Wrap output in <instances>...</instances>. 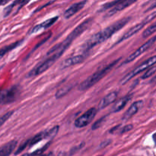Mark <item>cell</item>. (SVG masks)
Returning <instances> with one entry per match:
<instances>
[{"label":"cell","instance_id":"4","mask_svg":"<svg viewBox=\"0 0 156 156\" xmlns=\"http://www.w3.org/2000/svg\"><path fill=\"white\" fill-rule=\"evenodd\" d=\"M156 63V56H153L150 58L147 59L146 60L142 63L139 66H137L136 68H135L134 69H133L132 71H130L129 73H127L123 78H122L120 82V85H125L126 83L130 81L133 78H134L135 76H136L137 75H139V73H142L145 70H147L149 68H151V66H154Z\"/></svg>","mask_w":156,"mask_h":156},{"label":"cell","instance_id":"21","mask_svg":"<svg viewBox=\"0 0 156 156\" xmlns=\"http://www.w3.org/2000/svg\"><path fill=\"white\" fill-rule=\"evenodd\" d=\"M156 73V66H151V68H149L148 69H147L146 71H145V73H144L142 76L141 79H148V78L151 77V76H152L154 73Z\"/></svg>","mask_w":156,"mask_h":156},{"label":"cell","instance_id":"10","mask_svg":"<svg viewBox=\"0 0 156 156\" xmlns=\"http://www.w3.org/2000/svg\"><path fill=\"white\" fill-rule=\"evenodd\" d=\"M142 106H143L142 101H135L133 104H132L129 109L126 111L125 114L123 116V120H128L130 118H132L134 115L136 114L139 111V110L142 108Z\"/></svg>","mask_w":156,"mask_h":156},{"label":"cell","instance_id":"15","mask_svg":"<svg viewBox=\"0 0 156 156\" xmlns=\"http://www.w3.org/2000/svg\"><path fill=\"white\" fill-rule=\"evenodd\" d=\"M18 142L16 140H11L5 145L0 146V156H9L16 148Z\"/></svg>","mask_w":156,"mask_h":156},{"label":"cell","instance_id":"30","mask_svg":"<svg viewBox=\"0 0 156 156\" xmlns=\"http://www.w3.org/2000/svg\"><path fill=\"white\" fill-rule=\"evenodd\" d=\"M8 1H1V0H0V6H1V5H5V4L8 3Z\"/></svg>","mask_w":156,"mask_h":156},{"label":"cell","instance_id":"5","mask_svg":"<svg viewBox=\"0 0 156 156\" xmlns=\"http://www.w3.org/2000/svg\"><path fill=\"white\" fill-rule=\"evenodd\" d=\"M20 94L19 87L14 86L7 89L0 90V105H8L17 100Z\"/></svg>","mask_w":156,"mask_h":156},{"label":"cell","instance_id":"32","mask_svg":"<svg viewBox=\"0 0 156 156\" xmlns=\"http://www.w3.org/2000/svg\"><path fill=\"white\" fill-rule=\"evenodd\" d=\"M155 7H156V2H154V4H153V5H151V7H150V8H148V10H151V9H152V8H155Z\"/></svg>","mask_w":156,"mask_h":156},{"label":"cell","instance_id":"16","mask_svg":"<svg viewBox=\"0 0 156 156\" xmlns=\"http://www.w3.org/2000/svg\"><path fill=\"white\" fill-rule=\"evenodd\" d=\"M47 132H48V129H46V130H44L42 131V132L39 133L38 134H37L36 136H33L32 138L26 140L27 147L33 146V145H35V144L40 142L41 140L45 139H48V134H47Z\"/></svg>","mask_w":156,"mask_h":156},{"label":"cell","instance_id":"6","mask_svg":"<svg viewBox=\"0 0 156 156\" xmlns=\"http://www.w3.org/2000/svg\"><path fill=\"white\" fill-rule=\"evenodd\" d=\"M154 18H156V11H154V12H152L151 14H150V15H148V16H147L146 18L143 20V21H142L140 23H139V24H136L135 26H133V27H131L130 29L127 31V32H126L125 34H124L121 37V38L117 42V44H120V43H121V42L124 41V40H127V39H129V37H133V35H135V34H136V33H138L140 30L142 29V28H143V27H145V26L148 23H149L150 21H152Z\"/></svg>","mask_w":156,"mask_h":156},{"label":"cell","instance_id":"26","mask_svg":"<svg viewBox=\"0 0 156 156\" xmlns=\"http://www.w3.org/2000/svg\"><path fill=\"white\" fill-rule=\"evenodd\" d=\"M107 117H108V116H105V117H103L100 118V119H99V120H97L96 122H95V123H94L93 125H92V129H93V130L98 129V128H99V127H100L101 126L102 124L104 123V122H105V120L107 119Z\"/></svg>","mask_w":156,"mask_h":156},{"label":"cell","instance_id":"2","mask_svg":"<svg viewBox=\"0 0 156 156\" xmlns=\"http://www.w3.org/2000/svg\"><path fill=\"white\" fill-rule=\"evenodd\" d=\"M120 60V58L114 60L111 63L108 64L107 66H104L103 68H101V69L97 71V72H95L92 76H90L87 79H85L83 82H81L80 85L79 86V90L84 92V91L88 90L91 87L95 86L97 82H98L101 79H103L105 76H106L114 69V67L117 64Z\"/></svg>","mask_w":156,"mask_h":156},{"label":"cell","instance_id":"1","mask_svg":"<svg viewBox=\"0 0 156 156\" xmlns=\"http://www.w3.org/2000/svg\"><path fill=\"white\" fill-rule=\"evenodd\" d=\"M130 17H127V18H123L120 20H118L117 21L107 27L106 28H105L102 31L92 35L81 47V51L86 53L95 46L105 42V40L109 39L113 34H114L115 33L120 31L121 28H123L127 23L130 21Z\"/></svg>","mask_w":156,"mask_h":156},{"label":"cell","instance_id":"20","mask_svg":"<svg viewBox=\"0 0 156 156\" xmlns=\"http://www.w3.org/2000/svg\"><path fill=\"white\" fill-rule=\"evenodd\" d=\"M154 32H156V22H154V24H151V26H149L148 28H146V29L143 31V33H142V37H149L150 35L154 34Z\"/></svg>","mask_w":156,"mask_h":156},{"label":"cell","instance_id":"11","mask_svg":"<svg viewBox=\"0 0 156 156\" xmlns=\"http://www.w3.org/2000/svg\"><path fill=\"white\" fill-rule=\"evenodd\" d=\"M87 3V1H81V2H76V3L73 4L72 5H70V7L67 8V9L65 11L64 14H63V16L66 19L71 18L72 16H73L74 15H76L78 11H80L81 9L84 8L85 5Z\"/></svg>","mask_w":156,"mask_h":156},{"label":"cell","instance_id":"19","mask_svg":"<svg viewBox=\"0 0 156 156\" xmlns=\"http://www.w3.org/2000/svg\"><path fill=\"white\" fill-rule=\"evenodd\" d=\"M73 88V86L72 85H69V86H65L63 87L60 88V89H58V91L56 92V95H55V97L56 98H60L62 97H63L64 95H66L68 92H69V91L72 89Z\"/></svg>","mask_w":156,"mask_h":156},{"label":"cell","instance_id":"17","mask_svg":"<svg viewBox=\"0 0 156 156\" xmlns=\"http://www.w3.org/2000/svg\"><path fill=\"white\" fill-rule=\"evenodd\" d=\"M131 98H132V95H126L125 97L122 98L121 99H120V100H118L117 101L114 105L111 111H112L113 113H117L120 111L121 110H123L125 108L126 105H127V103L131 100Z\"/></svg>","mask_w":156,"mask_h":156},{"label":"cell","instance_id":"8","mask_svg":"<svg viewBox=\"0 0 156 156\" xmlns=\"http://www.w3.org/2000/svg\"><path fill=\"white\" fill-rule=\"evenodd\" d=\"M155 41H156V35L154 36V37H151L149 40H147V41L145 42V44H142V45L140 47H139V48L137 49L136 51H134L133 53H131V54L129 55V56H128L126 59V60L124 61L123 64L131 63V62H133V60H135L136 58H138L139 56H141L142 53H144L145 51H147V50H148V49H149L150 47H151V46L154 44V43Z\"/></svg>","mask_w":156,"mask_h":156},{"label":"cell","instance_id":"14","mask_svg":"<svg viewBox=\"0 0 156 156\" xmlns=\"http://www.w3.org/2000/svg\"><path fill=\"white\" fill-rule=\"evenodd\" d=\"M136 2V0H123V1H120L119 3L117 4L114 8L110 10L109 12L108 13V16H112L114 14L117 13L118 11L125 9V8L129 7V5H131Z\"/></svg>","mask_w":156,"mask_h":156},{"label":"cell","instance_id":"7","mask_svg":"<svg viewBox=\"0 0 156 156\" xmlns=\"http://www.w3.org/2000/svg\"><path fill=\"white\" fill-rule=\"evenodd\" d=\"M97 114V109L95 108H90L87 111L84 113L83 114L81 115L74 122V125L76 128H83L85 126H87L89 124L92 122L94 118L95 117V115Z\"/></svg>","mask_w":156,"mask_h":156},{"label":"cell","instance_id":"22","mask_svg":"<svg viewBox=\"0 0 156 156\" xmlns=\"http://www.w3.org/2000/svg\"><path fill=\"white\" fill-rule=\"evenodd\" d=\"M20 2H21V1H15V2H13L11 5H8V7H6V8L4 9L3 16L7 17L8 15H10V13L11 12V10L13 9V8H14V7L17 5V4H19Z\"/></svg>","mask_w":156,"mask_h":156},{"label":"cell","instance_id":"13","mask_svg":"<svg viewBox=\"0 0 156 156\" xmlns=\"http://www.w3.org/2000/svg\"><path fill=\"white\" fill-rule=\"evenodd\" d=\"M58 20V16L53 17V18H49V19L46 20V21H43L40 24H37L36 25L35 27H34L31 30V31L29 32V34H34V33H37L38 31H41V30H44V29H47L48 27H51L56 21Z\"/></svg>","mask_w":156,"mask_h":156},{"label":"cell","instance_id":"23","mask_svg":"<svg viewBox=\"0 0 156 156\" xmlns=\"http://www.w3.org/2000/svg\"><path fill=\"white\" fill-rule=\"evenodd\" d=\"M14 114V111H8V112L5 113V114L2 115L0 117V127L2 126L8 119L11 117V115Z\"/></svg>","mask_w":156,"mask_h":156},{"label":"cell","instance_id":"12","mask_svg":"<svg viewBox=\"0 0 156 156\" xmlns=\"http://www.w3.org/2000/svg\"><path fill=\"white\" fill-rule=\"evenodd\" d=\"M117 96H118L117 92H111V93L108 94V95H107L106 96L104 97L101 100L100 103H99V105H98V109L103 110L104 108H107L108 105L114 103V102L116 101Z\"/></svg>","mask_w":156,"mask_h":156},{"label":"cell","instance_id":"25","mask_svg":"<svg viewBox=\"0 0 156 156\" xmlns=\"http://www.w3.org/2000/svg\"><path fill=\"white\" fill-rule=\"evenodd\" d=\"M120 2V0H117V1H113V2H108V3L105 4V5H102L100 11H105V10L108 9V8H113L117 4H118Z\"/></svg>","mask_w":156,"mask_h":156},{"label":"cell","instance_id":"27","mask_svg":"<svg viewBox=\"0 0 156 156\" xmlns=\"http://www.w3.org/2000/svg\"><path fill=\"white\" fill-rule=\"evenodd\" d=\"M49 145H50V143L46 144V145H44V146L43 147V148H39V149H37V150H36V151H34V152L31 153V156H36V155H38L39 156V155H40V154H42V153L44 152V151H45V150L47 149V148H48Z\"/></svg>","mask_w":156,"mask_h":156},{"label":"cell","instance_id":"31","mask_svg":"<svg viewBox=\"0 0 156 156\" xmlns=\"http://www.w3.org/2000/svg\"><path fill=\"white\" fill-rule=\"evenodd\" d=\"M152 138H153V140H154V143H155V145H156V133H154L153 134Z\"/></svg>","mask_w":156,"mask_h":156},{"label":"cell","instance_id":"33","mask_svg":"<svg viewBox=\"0 0 156 156\" xmlns=\"http://www.w3.org/2000/svg\"><path fill=\"white\" fill-rule=\"evenodd\" d=\"M21 156H31V154H30V153H25V154H22Z\"/></svg>","mask_w":156,"mask_h":156},{"label":"cell","instance_id":"34","mask_svg":"<svg viewBox=\"0 0 156 156\" xmlns=\"http://www.w3.org/2000/svg\"><path fill=\"white\" fill-rule=\"evenodd\" d=\"M46 156H53V153L51 151V152H50V153H48V154H46Z\"/></svg>","mask_w":156,"mask_h":156},{"label":"cell","instance_id":"3","mask_svg":"<svg viewBox=\"0 0 156 156\" xmlns=\"http://www.w3.org/2000/svg\"><path fill=\"white\" fill-rule=\"evenodd\" d=\"M64 52L62 51H56L54 52L52 54L49 55L48 57H47L46 60H44L43 62H40V63L37 65V66H34L29 73H27V78H31L34 77V76H39V75L44 73L45 71H47L49 68L51 67L54 63H56V61L60 58V56L63 54Z\"/></svg>","mask_w":156,"mask_h":156},{"label":"cell","instance_id":"24","mask_svg":"<svg viewBox=\"0 0 156 156\" xmlns=\"http://www.w3.org/2000/svg\"><path fill=\"white\" fill-rule=\"evenodd\" d=\"M59 129H60V127L59 126H53V128H51L50 129H48V139H51L54 138L56 136V134L58 133Z\"/></svg>","mask_w":156,"mask_h":156},{"label":"cell","instance_id":"35","mask_svg":"<svg viewBox=\"0 0 156 156\" xmlns=\"http://www.w3.org/2000/svg\"><path fill=\"white\" fill-rule=\"evenodd\" d=\"M39 156H46V154H40V155H39Z\"/></svg>","mask_w":156,"mask_h":156},{"label":"cell","instance_id":"18","mask_svg":"<svg viewBox=\"0 0 156 156\" xmlns=\"http://www.w3.org/2000/svg\"><path fill=\"white\" fill-rule=\"evenodd\" d=\"M24 41V40H18V41L15 42V43H12V44H9V45H7L5 47H2V49H0V57H2L3 56H5L6 53H8V52L11 51L12 50L15 49L16 47H18V46L21 45L22 44V42Z\"/></svg>","mask_w":156,"mask_h":156},{"label":"cell","instance_id":"29","mask_svg":"<svg viewBox=\"0 0 156 156\" xmlns=\"http://www.w3.org/2000/svg\"><path fill=\"white\" fill-rule=\"evenodd\" d=\"M149 83L150 84H156V75L152 78V79H151V80H150Z\"/></svg>","mask_w":156,"mask_h":156},{"label":"cell","instance_id":"28","mask_svg":"<svg viewBox=\"0 0 156 156\" xmlns=\"http://www.w3.org/2000/svg\"><path fill=\"white\" fill-rule=\"evenodd\" d=\"M133 124H127V125L121 127V129L120 130L119 133L120 134H123V133H127V132H129V131H130L131 129H133Z\"/></svg>","mask_w":156,"mask_h":156},{"label":"cell","instance_id":"9","mask_svg":"<svg viewBox=\"0 0 156 156\" xmlns=\"http://www.w3.org/2000/svg\"><path fill=\"white\" fill-rule=\"evenodd\" d=\"M88 56H89V55L86 53H83V54H79L76 55V56H70L69 58L66 59L64 61H63L61 64V68L62 69H65V68L75 66V65L82 63L84 60L87 58Z\"/></svg>","mask_w":156,"mask_h":156}]
</instances>
